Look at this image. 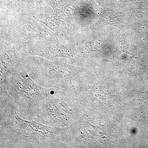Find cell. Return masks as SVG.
Listing matches in <instances>:
<instances>
[{
    "label": "cell",
    "instance_id": "6da1fadb",
    "mask_svg": "<svg viewBox=\"0 0 148 148\" xmlns=\"http://www.w3.org/2000/svg\"><path fill=\"white\" fill-rule=\"evenodd\" d=\"M1 148H67L71 127H52L21 118L10 99L1 101Z\"/></svg>",
    "mask_w": 148,
    "mask_h": 148
},
{
    "label": "cell",
    "instance_id": "3957f363",
    "mask_svg": "<svg viewBox=\"0 0 148 148\" xmlns=\"http://www.w3.org/2000/svg\"><path fill=\"white\" fill-rule=\"evenodd\" d=\"M70 94L55 88L49 96L40 102L37 117L46 125L72 127L76 114Z\"/></svg>",
    "mask_w": 148,
    "mask_h": 148
},
{
    "label": "cell",
    "instance_id": "7a4b0ae2",
    "mask_svg": "<svg viewBox=\"0 0 148 148\" xmlns=\"http://www.w3.org/2000/svg\"><path fill=\"white\" fill-rule=\"evenodd\" d=\"M5 88L17 112L24 114L29 120L36 116L40 101L55 89L39 85L21 72L7 78Z\"/></svg>",
    "mask_w": 148,
    "mask_h": 148
}]
</instances>
